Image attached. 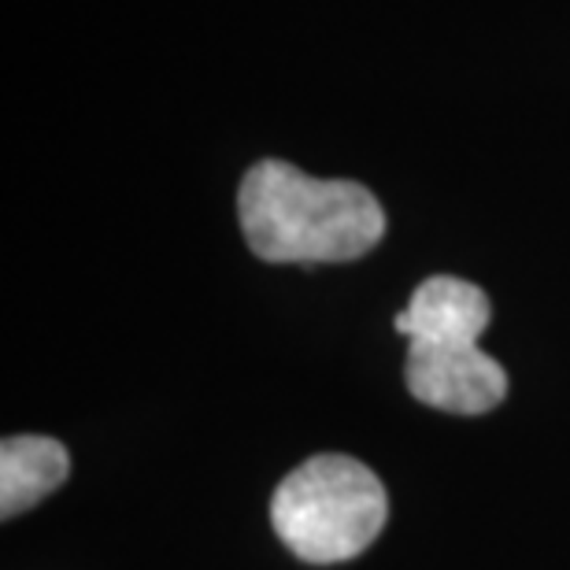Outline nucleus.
I'll use <instances>...</instances> for the list:
<instances>
[{"label":"nucleus","mask_w":570,"mask_h":570,"mask_svg":"<svg viewBox=\"0 0 570 570\" xmlns=\"http://www.w3.org/2000/svg\"><path fill=\"white\" fill-rule=\"evenodd\" d=\"M71 474V455L52 438H8L0 444V515L16 519L56 493Z\"/></svg>","instance_id":"20e7f679"},{"label":"nucleus","mask_w":570,"mask_h":570,"mask_svg":"<svg viewBox=\"0 0 570 570\" xmlns=\"http://www.w3.org/2000/svg\"><path fill=\"white\" fill-rule=\"evenodd\" d=\"M248 248L267 264H345L385 234L379 197L348 178H312L285 159H259L237 193Z\"/></svg>","instance_id":"f257e3e1"},{"label":"nucleus","mask_w":570,"mask_h":570,"mask_svg":"<svg viewBox=\"0 0 570 570\" xmlns=\"http://www.w3.org/2000/svg\"><path fill=\"white\" fill-rule=\"evenodd\" d=\"M493 304L474 282L433 275L393 318L407 337V390L415 401L452 415H485L508 396L504 367L478 348Z\"/></svg>","instance_id":"f03ea898"},{"label":"nucleus","mask_w":570,"mask_h":570,"mask_svg":"<svg viewBox=\"0 0 570 570\" xmlns=\"http://www.w3.org/2000/svg\"><path fill=\"white\" fill-rule=\"evenodd\" d=\"M390 500L371 466L352 455H312L282 478L271 522L296 560L326 567L367 552L385 527Z\"/></svg>","instance_id":"7ed1b4c3"}]
</instances>
